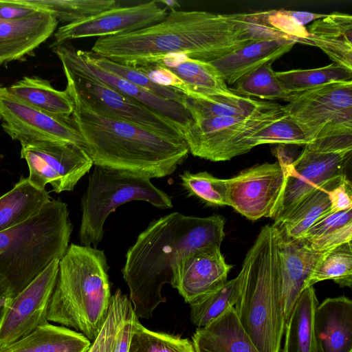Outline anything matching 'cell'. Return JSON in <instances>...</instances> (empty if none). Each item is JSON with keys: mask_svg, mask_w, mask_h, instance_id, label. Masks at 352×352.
Instances as JSON below:
<instances>
[{"mask_svg": "<svg viewBox=\"0 0 352 352\" xmlns=\"http://www.w3.org/2000/svg\"><path fill=\"white\" fill-rule=\"evenodd\" d=\"M284 106L308 142L352 134V80L328 83L291 94Z\"/></svg>", "mask_w": 352, "mask_h": 352, "instance_id": "9c48e42d", "label": "cell"}, {"mask_svg": "<svg viewBox=\"0 0 352 352\" xmlns=\"http://www.w3.org/2000/svg\"><path fill=\"white\" fill-rule=\"evenodd\" d=\"M285 12L298 25L302 26H304V25L312 21H316L317 19L324 18L327 16V14L311 13L303 11H292L285 10Z\"/></svg>", "mask_w": 352, "mask_h": 352, "instance_id": "bcb514c9", "label": "cell"}, {"mask_svg": "<svg viewBox=\"0 0 352 352\" xmlns=\"http://www.w3.org/2000/svg\"><path fill=\"white\" fill-rule=\"evenodd\" d=\"M20 101L43 112L70 120L74 105L67 91L54 88L50 82L38 76H25L6 87Z\"/></svg>", "mask_w": 352, "mask_h": 352, "instance_id": "4316f807", "label": "cell"}, {"mask_svg": "<svg viewBox=\"0 0 352 352\" xmlns=\"http://www.w3.org/2000/svg\"><path fill=\"white\" fill-rule=\"evenodd\" d=\"M21 157L29 168V182L45 190L50 184L56 193L72 191L94 165L85 149L59 141L21 142Z\"/></svg>", "mask_w": 352, "mask_h": 352, "instance_id": "8fae6325", "label": "cell"}, {"mask_svg": "<svg viewBox=\"0 0 352 352\" xmlns=\"http://www.w3.org/2000/svg\"><path fill=\"white\" fill-rule=\"evenodd\" d=\"M225 220L174 212L152 221L127 250L122 270L129 300L138 318L149 319L166 302L162 289L173 284L182 259L199 250L220 247Z\"/></svg>", "mask_w": 352, "mask_h": 352, "instance_id": "7a4b0ae2", "label": "cell"}, {"mask_svg": "<svg viewBox=\"0 0 352 352\" xmlns=\"http://www.w3.org/2000/svg\"><path fill=\"white\" fill-rule=\"evenodd\" d=\"M195 352H259L241 325L234 307L192 336Z\"/></svg>", "mask_w": 352, "mask_h": 352, "instance_id": "d4e9b609", "label": "cell"}, {"mask_svg": "<svg viewBox=\"0 0 352 352\" xmlns=\"http://www.w3.org/2000/svg\"><path fill=\"white\" fill-rule=\"evenodd\" d=\"M159 1L167 9L169 8L170 10H176V8L180 7L179 3L176 0H160Z\"/></svg>", "mask_w": 352, "mask_h": 352, "instance_id": "c3c4849f", "label": "cell"}, {"mask_svg": "<svg viewBox=\"0 0 352 352\" xmlns=\"http://www.w3.org/2000/svg\"><path fill=\"white\" fill-rule=\"evenodd\" d=\"M317 252H325L352 240V208L327 212L302 237Z\"/></svg>", "mask_w": 352, "mask_h": 352, "instance_id": "1f68e13d", "label": "cell"}, {"mask_svg": "<svg viewBox=\"0 0 352 352\" xmlns=\"http://www.w3.org/2000/svg\"><path fill=\"white\" fill-rule=\"evenodd\" d=\"M52 50L63 67L91 76L153 109L173 122L182 131L183 136L193 122L190 113L184 105L159 96L100 68L89 58L87 51L76 50L66 43L54 47Z\"/></svg>", "mask_w": 352, "mask_h": 352, "instance_id": "2e32d148", "label": "cell"}, {"mask_svg": "<svg viewBox=\"0 0 352 352\" xmlns=\"http://www.w3.org/2000/svg\"><path fill=\"white\" fill-rule=\"evenodd\" d=\"M352 154V134L319 138L305 145L287 169L280 208L274 218L279 224L308 194L329 179L344 175Z\"/></svg>", "mask_w": 352, "mask_h": 352, "instance_id": "ba28073f", "label": "cell"}, {"mask_svg": "<svg viewBox=\"0 0 352 352\" xmlns=\"http://www.w3.org/2000/svg\"><path fill=\"white\" fill-rule=\"evenodd\" d=\"M168 9L159 1L108 9L95 15L60 27L51 47L81 38L105 37L141 30L164 20Z\"/></svg>", "mask_w": 352, "mask_h": 352, "instance_id": "5bb4252c", "label": "cell"}, {"mask_svg": "<svg viewBox=\"0 0 352 352\" xmlns=\"http://www.w3.org/2000/svg\"><path fill=\"white\" fill-rule=\"evenodd\" d=\"M286 114L284 106L247 118L214 117L193 120L184 133L189 152L212 162L230 160L248 153L246 140L261 129Z\"/></svg>", "mask_w": 352, "mask_h": 352, "instance_id": "30bf717a", "label": "cell"}, {"mask_svg": "<svg viewBox=\"0 0 352 352\" xmlns=\"http://www.w3.org/2000/svg\"><path fill=\"white\" fill-rule=\"evenodd\" d=\"M59 261H52L3 309L0 315V350L48 322L47 309L58 276Z\"/></svg>", "mask_w": 352, "mask_h": 352, "instance_id": "4fadbf2b", "label": "cell"}, {"mask_svg": "<svg viewBox=\"0 0 352 352\" xmlns=\"http://www.w3.org/2000/svg\"><path fill=\"white\" fill-rule=\"evenodd\" d=\"M144 74L154 83L181 91L184 86L182 80L167 68L157 64H147L133 67Z\"/></svg>", "mask_w": 352, "mask_h": 352, "instance_id": "b9f144b4", "label": "cell"}, {"mask_svg": "<svg viewBox=\"0 0 352 352\" xmlns=\"http://www.w3.org/2000/svg\"><path fill=\"white\" fill-rule=\"evenodd\" d=\"M138 319L133 310L119 326L105 352H129L134 325Z\"/></svg>", "mask_w": 352, "mask_h": 352, "instance_id": "7bdbcfd3", "label": "cell"}, {"mask_svg": "<svg viewBox=\"0 0 352 352\" xmlns=\"http://www.w3.org/2000/svg\"><path fill=\"white\" fill-rule=\"evenodd\" d=\"M277 229V228H276ZM279 267L285 323L316 263L324 252L312 250L302 239H292L278 229Z\"/></svg>", "mask_w": 352, "mask_h": 352, "instance_id": "d6986e66", "label": "cell"}, {"mask_svg": "<svg viewBox=\"0 0 352 352\" xmlns=\"http://www.w3.org/2000/svg\"><path fill=\"white\" fill-rule=\"evenodd\" d=\"M41 10L27 3L24 0L0 1V19H21L31 16Z\"/></svg>", "mask_w": 352, "mask_h": 352, "instance_id": "f6af8a7d", "label": "cell"}, {"mask_svg": "<svg viewBox=\"0 0 352 352\" xmlns=\"http://www.w3.org/2000/svg\"><path fill=\"white\" fill-rule=\"evenodd\" d=\"M67 80L94 103L114 116L162 136L184 140L182 131L164 116L87 75L63 67Z\"/></svg>", "mask_w": 352, "mask_h": 352, "instance_id": "9a60e30c", "label": "cell"}, {"mask_svg": "<svg viewBox=\"0 0 352 352\" xmlns=\"http://www.w3.org/2000/svg\"><path fill=\"white\" fill-rule=\"evenodd\" d=\"M296 43V41L286 38L260 40L210 63L217 69L227 85H234L259 67L274 62L289 52Z\"/></svg>", "mask_w": 352, "mask_h": 352, "instance_id": "603a6c76", "label": "cell"}, {"mask_svg": "<svg viewBox=\"0 0 352 352\" xmlns=\"http://www.w3.org/2000/svg\"><path fill=\"white\" fill-rule=\"evenodd\" d=\"M318 305L314 286L305 289L285 323L282 352H318L314 331V314Z\"/></svg>", "mask_w": 352, "mask_h": 352, "instance_id": "f1b7e54d", "label": "cell"}, {"mask_svg": "<svg viewBox=\"0 0 352 352\" xmlns=\"http://www.w3.org/2000/svg\"><path fill=\"white\" fill-rule=\"evenodd\" d=\"M278 104L258 100L233 94L190 98L186 96L184 107L192 120L214 117L247 118L276 107Z\"/></svg>", "mask_w": 352, "mask_h": 352, "instance_id": "f546056e", "label": "cell"}, {"mask_svg": "<svg viewBox=\"0 0 352 352\" xmlns=\"http://www.w3.org/2000/svg\"><path fill=\"white\" fill-rule=\"evenodd\" d=\"M27 3L50 12L58 22L82 20L117 6L114 0H24Z\"/></svg>", "mask_w": 352, "mask_h": 352, "instance_id": "8d00e7d4", "label": "cell"}, {"mask_svg": "<svg viewBox=\"0 0 352 352\" xmlns=\"http://www.w3.org/2000/svg\"><path fill=\"white\" fill-rule=\"evenodd\" d=\"M91 343L78 331L48 322L0 352H87Z\"/></svg>", "mask_w": 352, "mask_h": 352, "instance_id": "484cf974", "label": "cell"}, {"mask_svg": "<svg viewBox=\"0 0 352 352\" xmlns=\"http://www.w3.org/2000/svg\"><path fill=\"white\" fill-rule=\"evenodd\" d=\"M263 12L219 14L173 10L153 25L98 38L91 52L130 67L168 53L210 62L250 43L272 38L273 30Z\"/></svg>", "mask_w": 352, "mask_h": 352, "instance_id": "6da1fadb", "label": "cell"}, {"mask_svg": "<svg viewBox=\"0 0 352 352\" xmlns=\"http://www.w3.org/2000/svg\"><path fill=\"white\" fill-rule=\"evenodd\" d=\"M240 287L238 274L216 291L189 304L192 323L197 328L205 327L233 307L239 298Z\"/></svg>", "mask_w": 352, "mask_h": 352, "instance_id": "836d02e7", "label": "cell"}, {"mask_svg": "<svg viewBox=\"0 0 352 352\" xmlns=\"http://www.w3.org/2000/svg\"><path fill=\"white\" fill-rule=\"evenodd\" d=\"M229 206L247 219L274 218L284 194L286 173L279 163H265L226 179Z\"/></svg>", "mask_w": 352, "mask_h": 352, "instance_id": "7c38bea8", "label": "cell"}, {"mask_svg": "<svg viewBox=\"0 0 352 352\" xmlns=\"http://www.w3.org/2000/svg\"><path fill=\"white\" fill-rule=\"evenodd\" d=\"M147 64H157L175 74L184 83L181 91L188 97L205 98L234 94L210 62L190 58L184 53H168Z\"/></svg>", "mask_w": 352, "mask_h": 352, "instance_id": "44dd1931", "label": "cell"}, {"mask_svg": "<svg viewBox=\"0 0 352 352\" xmlns=\"http://www.w3.org/2000/svg\"><path fill=\"white\" fill-rule=\"evenodd\" d=\"M331 212L352 208V185L345 176L329 193Z\"/></svg>", "mask_w": 352, "mask_h": 352, "instance_id": "ee69618b", "label": "cell"}, {"mask_svg": "<svg viewBox=\"0 0 352 352\" xmlns=\"http://www.w3.org/2000/svg\"><path fill=\"white\" fill-rule=\"evenodd\" d=\"M0 120L4 131L20 143L41 140L82 145L71 120L61 119L25 104L10 94L6 87H0Z\"/></svg>", "mask_w": 352, "mask_h": 352, "instance_id": "e0dca14e", "label": "cell"}, {"mask_svg": "<svg viewBox=\"0 0 352 352\" xmlns=\"http://www.w3.org/2000/svg\"><path fill=\"white\" fill-rule=\"evenodd\" d=\"M52 200L46 190L34 186L21 177L14 187L0 197V232L37 214Z\"/></svg>", "mask_w": 352, "mask_h": 352, "instance_id": "83f0119b", "label": "cell"}, {"mask_svg": "<svg viewBox=\"0 0 352 352\" xmlns=\"http://www.w3.org/2000/svg\"><path fill=\"white\" fill-rule=\"evenodd\" d=\"M129 352H195V350L192 341L188 338L149 330L138 320Z\"/></svg>", "mask_w": 352, "mask_h": 352, "instance_id": "74e56055", "label": "cell"}, {"mask_svg": "<svg viewBox=\"0 0 352 352\" xmlns=\"http://www.w3.org/2000/svg\"><path fill=\"white\" fill-rule=\"evenodd\" d=\"M283 88L290 94L303 92L328 83L351 80L352 72L333 63L309 69L275 72Z\"/></svg>", "mask_w": 352, "mask_h": 352, "instance_id": "e575fe53", "label": "cell"}, {"mask_svg": "<svg viewBox=\"0 0 352 352\" xmlns=\"http://www.w3.org/2000/svg\"><path fill=\"white\" fill-rule=\"evenodd\" d=\"M87 54L89 58L100 68L124 78L159 96L184 106L186 95L180 90L157 85L152 82L146 74L133 67L120 64L99 56L91 51H87Z\"/></svg>", "mask_w": 352, "mask_h": 352, "instance_id": "f35d334b", "label": "cell"}, {"mask_svg": "<svg viewBox=\"0 0 352 352\" xmlns=\"http://www.w3.org/2000/svg\"><path fill=\"white\" fill-rule=\"evenodd\" d=\"M10 299L7 289L0 283V315Z\"/></svg>", "mask_w": 352, "mask_h": 352, "instance_id": "7dc6e473", "label": "cell"}, {"mask_svg": "<svg viewBox=\"0 0 352 352\" xmlns=\"http://www.w3.org/2000/svg\"><path fill=\"white\" fill-rule=\"evenodd\" d=\"M144 201L160 209L173 207L171 197L151 179L131 172L95 166L84 192L78 237L80 245L96 248L104 236L109 215L121 205Z\"/></svg>", "mask_w": 352, "mask_h": 352, "instance_id": "52a82bcc", "label": "cell"}, {"mask_svg": "<svg viewBox=\"0 0 352 352\" xmlns=\"http://www.w3.org/2000/svg\"><path fill=\"white\" fill-rule=\"evenodd\" d=\"M297 124L287 114L264 126L245 142L247 152L254 147L265 144L305 145L308 144Z\"/></svg>", "mask_w": 352, "mask_h": 352, "instance_id": "60d3db41", "label": "cell"}, {"mask_svg": "<svg viewBox=\"0 0 352 352\" xmlns=\"http://www.w3.org/2000/svg\"><path fill=\"white\" fill-rule=\"evenodd\" d=\"M58 23L45 10L21 19H0V65L32 54L55 32Z\"/></svg>", "mask_w": 352, "mask_h": 352, "instance_id": "ffe728a7", "label": "cell"}, {"mask_svg": "<svg viewBox=\"0 0 352 352\" xmlns=\"http://www.w3.org/2000/svg\"><path fill=\"white\" fill-rule=\"evenodd\" d=\"M345 176L346 174L329 179L316 188L305 197L279 224L273 226L287 237L302 238L320 217L330 211L329 191Z\"/></svg>", "mask_w": 352, "mask_h": 352, "instance_id": "4dcf8cb0", "label": "cell"}, {"mask_svg": "<svg viewBox=\"0 0 352 352\" xmlns=\"http://www.w3.org/2000/svg\"><path fill=\"white\" fill-rule=\"evenodd\" d=\"M72 230L67 204L52 199L35 216L0 232V283L11 298L63 256Z\"/></svg>", "mask_w": 352, "mask_h": 352, "instance_id": "8992f818", "label": "cell"}, {"mask_svg": "<svg viewBox=\"0 0 352 352\" xmlns=\"http://www.w3.org/2000/svg\"><path fill=\"white\" fill-rule=\"evenodd\" d=\"M318 352H352V301L346 296L327 298L314 314Z\"/></svg>", "mask_w": 352, "mask_h": 352, "instance_id": "7402d4cb", "label": "cell"}, {"mask_svg": "<svg viewBox=\"0 0 352 352\" xmlns=\"http://www.w3.org/2000/svg\"><path fill=\"white\" fill-rule=\"evenodd\" d=\"M65 89L74 105L71 121L94 166L161 178L173 174L187 158L185 140L162 136L114 116L69 80Z\"/></svg>", "mask_w": 352, "mask_h": 352, "instance_id": "3957f363", "label": "cell"}, {"mask_svg": "<svg viewBox=\"0 0 352 352\" xmlns=\"http://www.w3.org/2000/svg\"><path fill=\"white\" fill-rule=\"evenodd\" d=\"M179 176L189 196L196 197L209 206H229L226 179L217 178L206 171L184 170Z\"/></svg>", "mask_w": 352, "mask_h": 352, "instance_id": "ab89813d", "label": "cell"}, {"mask_svg": "<svg viewBox=\"0 0 352 352\" xmlns=\"http://www.w3.org/2000/svg\"><path fill=\"white\" fill-rule=\"evenodd\" d=\"M266 64L238 80L230 89L237 95L264 100H283L291 95L282 86L272 67Z\"/></svg>", "mask_w": 352, "mask_h": 352, "instance_id": "d590c367", "label": "cell"}, {"mask_svg": "<svg viewBox=\"0 0 352 352\" xmlns=\"http://www.w3.org/2000/svg\"><path fill=\"white\" fill-rule=\"evenodd\" d=\"M231 268L220 247L199 250L182 259L172 287L190 304L222 287Z\"/></svg>", "mask_w": 352, "mask_h": 352, "instance_id": "ac0fdd59", "label": "cell"}, {"mask_svg": "<svg viewBox=\"0 0 352 352\" xmlns=\"http://www.w3.org/2000/svg\"><path fill=\"white\" fill-rule=\"evenodd\" d=\"M309 45L320 48L333 63L352 72V16L333 12L309 27Z\"/></svg>", "mask_w": 352, "mask_h": 352, "instance_id": "cb8c5ba5", "label": "cell"}, {"mask_svg": "<svg viewBox=\"0 0 352 352\" xmlns=\"http://www.w3.org/2000/svg\"><path fill=\"white\" fill-rule=\"evenodd\" d=\"M239 276L234 309L241 325L259 352H280L285 320L275 226L261 229Z\"/></svg>", "mask_w": 352, "mask_h": 352, "instance_id": "277c9868", "label": "cell"}, {"mask_svg": "<svg viewBox=\"0 0 352 352\" xmlns=\"http://www.w3.org/2000/svg\"><path fill=\"white\" fill-rule=\"evenodd\" d=\"M332 280L341 287H352V243L341 244L325 251L318 259L305 285Z\"/></svg>", "mask_w": 352, "mask_h": 352, "instance_id": "d6a6232c", "label": "cell"}, {"mask_svg": "<svg viewBox=\"0 0 352 352\" xmlns=\"http://www.w3.org/2000/svg\"><path fill=\"white\" fill-rule=\"evenodd\" d=\"M109 267L103 250L71 244L59 261L47 313L49 322L72 329L93 342L111 302Z\"/></svg>", "mask_w": 352, "mask_h": 352, "instance_id": "5b68a950", "label": "cell"}]
</instances>
